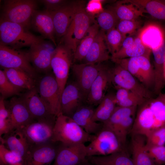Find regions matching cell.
I'll list each match as a JSON object with an SVG mask.
<instances>
[{"instance_id": "obj_50", "label": "cell", "mask_w": 165, "mask_h": 165, "mask_svg": "<svg viewBox=\"0 0 165 165\" xmlns=\"http://www.w3.org/2000/svg\"><path fill=\"white\" fill-rule=\"evenodd\" d=\"M160 1L163 3L165 5V0H160Z\"/></svg>"}, {"instance_id": "obj_15", "label": "cell", "mask_w": 165, "mask_h": 165, "mask_svg": "<svg viewBox=\"0 0 165 165\" xmlns=\"http://www.w3.org/2000/svg\"><path fill=\"white\" fill-rule=\"evenodd\" d=\"M85 99L80 89L75 82L67 85L62 93L60 100L61 112L71 117L82 105Z\"/></svg>"}, {"instance_id": "obj_46", "label": "cell", "mask_w": 165, "mask_h": 165, "mask_svg": "<svg viewBox=\"0 0 165 165\" xmlns=\"http://www.w3.org/2000/svg\"><path fill=\"white\" fill-rule=\"evenodd\" d=\"M39 1L44 5L46 8L45 10L49 12L56 10L71 1L65 0H42Z\"/></svg>"}, {"instance_id": "obj_42", "label": "cell", "mask_w": 165, "mask_h": 165, "mask_svg": "<svg viewBox=\"0 0 165 165\" xmlns=\"http://www.w3.org/2000/svg\"><path fill=\"white\" fill-rule=\"evenodd\" d=\"M22 90L10 81L3 70H0V93L2 97L5 98L18 94Z\"/></svg>"}, {"instance_id": "obj_19", "label": "cell", "mask_w": 165, "mask_h": 165, "mask_svg": "<svg viewBox=\"0 0 165 165\" xmlns=\"http://www.w3.org/2000/svg\"><path fill=\"white\" fill-rule=\"evenodd\" d=\"M111 82V69L104 66L91 86L86 99L88 104L98 105L106 95V91Z\"/></svg>"}, {"instance_id": "obj_41", "label": "cell", "mask_w": 165, "mask_h": 165, "mask_svg": "<svg viewBox=\"0 0 165 165\" xmlns=\"http://www.w3.org/2000/svg\"><path fill=\"white\" fill-rule=\"evenodd\" d=\"M0 165H24L23 159L7 148L3 144L0 145Z\"/></svg>"}, {"instance_id": "obj_33", "label": "cell", "mask_w": 165, "mask_h": 165, "mask_svg": "<svg viewBox=\"0 0 165 165\" xmlns=\"http://www.w3.org/2000/svg\"><path fill=\"white\" fill-rule=\"evenodd\" d=\"M99 30L97 22L90 26L73 54L74 60L81 61L83 60Z\"/></svg>"}, {"instance_id": "obj_35", "label": "cell", "mask_w": 165, "mask_h": 165, "mask_svg": "<svg viewBox=\"0 0 165 165\" xmlns=\"http://www.w3.org/2000/svg\"><path fill=\"white\" fill-rule=\"evenodd\" d=\"M117 105L124 107L138 106L147 99L128 90L117 88L115 94Z\"/></svg>"}, {"instance_id": "obj_23", "label": "cell", "mask_w": 165, "mask_h": 165, "mask_svg": "<svg viewBox=\"0 0 165 165\" xmlns=\"http://www.w3.org/2000/svg\"><path fill=\"white\" fill-rule=\"evenodd\" d=\"M1 143L24 160L30 145L20 130L15 129L0 137Z\"/></svg>"}, {"instance_id": "obj_5", "label": "cell", "mask_w": 165, "mask_h": 165, "mask_svg": "<svg viewBox=\"0 0 165 165\" xmlns=\"http://www.w3.org/2000/svg\"><path fill=\"white\" fill-rule=\"evenodd\" d=\"M90 142L86 146L87 157L106 156L126 150L114 133L103 125Z\"/></svg>"}, {"instance_id": "obj_17", "label": "cell", "mask_w": 165, "mask_h": 165, "mask_svg": "<svg viewBox=\"0 0 165 165\" xmlns=\"http://www.w3.org/2000/svg\"><path fill=\"white\" fill-rule=\"evenodd\" d=\"M6 105L10 112L13 130H20L35 121L21 97H12Z\"/></svg>"}, {"instance_id": "obj_40", "label": "cell", "mask_w": 165, "mask_h": 165, "mask_svg": "<svg viewBox=\"0 0 165 165\" xmlns=\"http://www.w3.org/2000/svg\"><path fill=\"white\" fill-rule=\"evenodd\" d=\"M126 38L116 28L106 33L105 42L109 51L112 55L119 50L123 40Z\"/></svg>"}, {"instance_id": "obj_34", "label": "cell", "mask_w": 165, "mask_h": 165, "mask_svg": "<svg viewBox=\"0 0 165 165\" xmlns=\"http://www.w3.org/2000/svg\"><path fill=\"white\" fill-rule=\"evenodd\" d=\"M111 8L119 20H136L144 16L137 7L126 0L117 2Z\"/></svg>"}, {"instance_id": "obj_7", "label": "cell", "mask_w": 165, "mask_h": 165, "mask_svg": "<svg viewBox=\"0 0 165 165\" xmlns=\"http://www.w3.org/2000/svg\"><path fill=\"white\" fill-rule=\"evenodd\" d=\"M0 65L4 68L24 71L35 79L37 72L30 63L26 52L0 43Z\"/></svg>"}, {"instance_id": "obj_2", "label": "cell", "mask_w": 165, "mask_h": 165, "mask_svg": "<svg viewBox=\"0 0 165 165\" xmlns=\"http://www.w3.org/2000/svg\"><path fill=\"white\" fill-rule=\"evenodd\" d=\"M0 43L16 49L45 42L43 37L36 36L20 24L0 19Z\"/></svg>"}, {"instance_id": "obj_1", "label": "cell", "mask_w": 165, "mask_h": 165, "mask_svg": "<svg viewBox=\"0 0 165 165\" xmlns=\"http://www.w3.org/2000/svg\"><path fill=\"white\" fill-rule=\"evenodd\" d=\"M94 135L86 133L70 117L61 112L56 118L52 141L66 144L90 142Z\"/></svg>"}, {"instance_id": "obj_29", "label": "cell", "mask_w": 165, "mask_h": 165, "mask_svg": "<svg viewBox=\"0 0 165 165\" xmlns=\"http://www.w3.org/2000/svg\"><path fill=\"white\" fill-rule=\"evenodd\" d=\"M3 71L10 81L20 89L29 90L36 86L35 79L24 71L14 68H4Z\"/></svg>"}, {"instance_id": "obj_38", "label": "cell", "mask_w": 165, "mask_h": 165, "mask_svg": "<svg viewBox=\"0 0 165 165\" xmlns=\"http://www.w3.org/2000/svg\"><path fill=\"white\" fill-rule=\"evenodd\" d=\"M134 116L126 117L109 129L116 134L121 144L125 149L127 135L130 132L134 122Z\"/></svg>"}, {"instance_id": "obj_26", "label": "cell", "mask_w": 165, "mask_h": 165, "mask_svg": "<svg viewBox=\"0 0 165 165\" xmlns=\"http://www.w3.org/2000/svg\"><path fill=\"white\" fill-rule=\"evenodd\" d=\"M138 35L142 43L151 50L159 47L165 38V33L157 25L150 24L141 29Z\"/></svg>"}, {"instance_id": "obj_20", "label": "cell", "mask_w": 165, "mask_h": 165, "mask_svg": "<svg viewBox=\"0 0 165 165\" xmlns=\"http://www.w3.org/2000/svg\"><path fill=\"white\" fill-rule=\"evenodd\" d=\"M31 25L43 37L50 40L56 45L54 25L50 12L45 10H35L32 16Z\"/></svg>"}, {"instance_id": "obj_9", "label": "cell", "mask_w": 165, "mask_h": 165, "mask_svg": "<svg viewBox=\"0 0 165 165\" xmlns=\"http://www.w3.org/2000/svg\"><path fill=\"white\" fill-rule=\"evenodd\" d=\"M36 88L41 98L57 116L61 112L60 97L54 75L47 73L40 79Z\"/></svg>"}, {"instance_id": "obj_3", "label": "cell", "mask_w": 165, "mask_h": 165, "mask_svg": "<svg viewBox=\"0 0 165 165\" xmlns=\"http://www.w3.org/2000/svg\"><path fill=\"white\" fill-rule=\"evenodd\" d=\"M96 22L86 11L84 2L78 1L72 21L64 35V44L73 54L90 26Z\"/></svg>"}, {"instance_id": "obj_24", "label": "cell", "mask_w": 165, "mask_h": 165, "mask_svg": "<svg viewBox=\"0 0 165 165\" xmlns=\"http://www.w3.org/2000/svg\"><path fill=\"white\" fill-rule=\"evenodd\" d=\"M154 58V92L156 94L161 93L165 83V38L158 48L151 50Z\"/></svg>"}, {"instance_id": "obj_22", "label": "cell", "mask_w": 165, "mask_h": 165, "mask_svg": "<svg viewBox=\"0 0 165 165\" xmlns=\"http://www.w3.org/2000/svg\"><path fill=\"white\" fill-rule=\"evenodd\" d=\"M94 111L91 106L82 105L70 117L88 134L95 135L101 130L103 125L94 120Z\"/></svg>"}, {"instance_id": "obj_39", "label": "cell", "mask_w": 165, "mask_h": 165, "mask_svg": "<svg viewBox=\"0 0 165 165\" xmlns=\"http://www.w3.org/2000/svg\"><path fill=\"white\" fill-rule=\"evenodd\" d=\"M138 106L124 107L117 106L109 119L102 123L103 125L110 129L113 126L128 117L134 116Z\"/></svg>"}, {"instance_id": "obj_10", "label": "cell", "mask_w": 165, "mask_h": 165, "mask_svg": "<svg viewBox=\"0 0 165 165\" xmlns=\"http://www.w3.org/2000/svg\"><path fill=\"white\" fill-rule=\"evenodd\" d=\"M55 122L35 120L20 129L30 147L52 141Z\"/></svg>"}, {"instance_id": "obj_16", "label": "cell", "mask_w": 165, "mask_h": 165, "mask_svg": "<svg viewBox=\"0 0 165 165\" xmlns=\"http://www.w3.org/2000/svg\"><path fill=\"white\" fill-rule=\"evenodd\" d=\"M45 41L31 46L26 52L32 66L37 72L48 73L51 69V63L53 52L46 46Z\"/></svg>"}, {"instance_id": "obj_14", "label": "cell", "mask_w": 165, "mask_h": 165, "mask_svg": "<svg viewBox=\"0 0 165 165\" xmlns=\"http://www.w3.org/2000/svg\"><path fill=\"white\" fill-rule=\"evenodd\" d=\"M104 66L101 63L87 64H75L72 71L76 79V82L86 99L91 86Z\"/></svg>"}, {"instance_id": "obj_32", "label": "cell", "mask_w": 165, "mask_h": 165, "mask_svg": "<svg viewBox=\"0 0 165 165\" xmlns=\"http://www.w3.org/2000/svg\"><path fill=\"white\" fill-rule=\"evenodd\" d=\"M115 94H108L94 109V120L97 122L103 123L110 118L117 106Z\"/></svg>"}, {"instance_id": "obj_18", "label": "cell", "mask_w": 165, "mask_h": 165, "mask_svg": "<svg viewBox=\"0 0 165 165\" xmlns=\"http://www.w3.org/2000/svg\"><path fill=\"white\" fill-rule=\"evenodd\" d=\"M78 3V1H70L60 9L50 12L57 37H63L66 33L74 17Z\"/></svg>"}, {"instance_id": "obj_43", "label": "cell", "mask_w": 165, "mask_h": 165, "mask_svg": "<svg viewBox=\"0 0 165 165\" xmlns=\"http://www.w3.org/2000/svg\"><path fill=\"white\" fill-rule=\"evenodd\" d=\"M141 23L139 19L133 20H119L116 28L125 37L134 34L140 28Z\"/></svg>"}, {"instance_id": "obj_44", "label": "cell", "mask_w": 165, "mask_h": 165, "mask_svg": "<svg viewBox=\"0 0 165 165\" xmlns=\"http://www.w3.org/2000/svg\"><path fill=\"white\" fill-rule=\"evenodd\" d=\"M146 149L149 156L156 165L165 164V146L146 145Z\"/></svg>"}, {"instance_id": "obj_30", "label": "cell", "mask_w": 165, "mask_h": 165, "mask_svg": "<svg viewBox=\"0 0 165 165\" xmlns=\"http://www.w3.org/2000/svg\"><path fill=\"white\" fill-rule=\"evenodd\" d=\"M151 50L145 45L138 35L136 37L134 43L125 49L119 50L111 55L112 61L142 56L150 57Z\"/></svg>"}, {"instance_id": "obj_28", "label": "cell", "mask_w": 165, "mask_h": 165, "mask_svg": "<svg viewBox=\"0 0 165 165\" xmlns=\"http://www.w3.org/2000/svg\"><path fill=\"white\" fill-rule=\"evenodd\" d=\"M87 159L96 165H134L126 150L106 156L87 157Z\"/></svg>"}, {"instance_id": "obj_11", "label": "cell", "mask_w": 165, "mask_h": 165, "mask_svg": "<svg viewBox=\"0 0 165 165\" xmlns=\"http://www.w3.org/2000/svg\"><path fill=\"white\" fill-rule=\"evenodd\" d=\"M21 98L35 120L55 122L56 116L41 98L36 86L28 90Z\"/></svg>"}, {"instance_id": "obj_21", "label": "cell", "mask_w": 165, "mask_h": 165, "mask_svg": "<svg viewBox=\"0 0 165 165\" xmlns=\"http://www.w3.org/2000/svg\"><path fill=\"white\" fill-rule=\"evenodd\" d=\"M105 32L100 29L91 45L83 63L96 64L101 63L111 57L105 40Z\"/></svg>"}, {"instance_id": "obj_37", "label": "cell", "mask_w": 165, "mask_h": 165, "mask_svg": "<svg viewBox=\"0 0 165 165\" xmlns=\"http://www.w3.org/2000/svg\"><path fill=\"white\" fill-rule=\"evenodd\" d=\"M119 20L111 8L104 9L98 14L97 23L101 29L107 32L116 28Z\"/></svg>"}, {"instance_id": "obj_51", "label": "cell", "mask_w": 165, "mask_h": 165, "mask_svg": "<svg viewBox=\"0 0 165 165\" xmlns=\"http://www.w3.org/2000/svg\"><path fill=\"white\" fill-rule=\"evenodd\" d=\"M164 76L165 78V65H164Z\"/></svg>"}, {"instance_id": "obj_47", "label": "cell", "mask_w": 165, "mask_h": 165, "mask_svg": "<svg viewBox=\"0 0 165 165\" xmlns=\"http://www.w3.org/2000/svg\"><path fill=\"white\" fill-rule=\"evenodd\" d=\"M102 1L101 0L90 1L86 7V11L92 16L95 14H99L104 10L102 7Z\"/></svg>"}, {"instance_id": "obj_8", "label": "cell", "mask_w": 165, "mask_h": 165, "mask_svg": "<svg viewBox=\"0 0 165 165\" xmlns=\"http://www.w3.org/2000/svg\"><path fill=\"white\" fill-rule=\"evenodd\" d=\"M112 82L118 88L130 91L147 100L152 98L151 91L146 88L127 70L116 64L111 69Z\"/></svg>"}, {"instance_id": "obj_31", "label": "cell", "mask_w": 165, "mask_h": 165, "mask_svg": "<svg viewBox=\"0 0 165 165\" xmlns=\"http://www.w3.org/2000/svg\"><path fill=\"white\" fill-rule=\"evenodd\" d=\"M155 130L165 126V93L148 100Z\"/></svg>"}, {"instance_id": "obj_48", "label": "cell", "mask_w": 165, "mask_h": 165, "mask_svg": "<svg viewBox=\"0 0 165 165\" xmlns=\"http://www.w3.org/2000/svg\"><path fill=\"white\" fill-rule=\"evenodd\" d=\"M132 35H128L125 38L119 50L126 49L133 44L136 37H134Z\"/></svg>"}, {"instance_id": "obj_49", "label": "cell", "mask_w": 165, "mask_h": 165, "mask_svg": "<svg viewBox=\"0 0 165 165\" xmlns=\"http://www.w3.org/2000/svg\"><path fill=\"white\" fill-rule=\"evenodd\" d=\"M78 165H96L94 164L90 163V162H89L87 160L86 161L80 163Z\"/></svg>"}, {"instance_id": "obj_12", "label": "cell", "mask_w": 165, "mask_h": 165, "mask_svg": "<svg viewBox=\"0 0 165 165\" xmlns=\"http://www.w3.org/2000/svg\"><path fill=\"white\" fill-rule=\"evenodd\" d=\"M59 142H50L30 146L24 159V165H51L55 160Z\"/></svg>"}, {"instance_id": "obj_4", "label": "cell", "mask_w": 165, "mask_h": 165, "mask_svg": "<svg viewBox=\"0 0 165 165\" xmlns=\"http://www.w3.org/2000/svg\"><path fill=\"white\" fill-rule=\"evenodd\" d=\"M37 6V1L34 0H4L0 19L20 24L28 30Z\"/></svg>"}, {"instance_id": "obj_45", "label": "cell", "mask_w": 165, "mask_h": 165, "mask_svg": "<svg viewBox=\"0 0 165 165\" xmlns=\"http://www.w3.org/2000/svg\"><path fill=\"white\" fill-rule=\"evenodd\" d=\"M146 138L147 145H164L165 144V126L153 131L146 137Z\"/></svg>"}, {"instance_id": "obj_6", "label": "cell", "mask_w": 165, "mask_h": 165, "mask_svg": "<svg viewBox=\"0 0 165 165\" xmlns=\"http://www.w3.org/2000/svg\"><path fill=\"white\" fill-rule=\"evenodd\" d=\"M72 52L64 44L58 45L53 52L51 68L58 84L60 100L68 78L72 59Z\"/></svg>"}, {"instance_id": "obj_25", "label": "cell", "mask_w": 165, "mask_h": 165, "mask_svg": "<svg viewBox=\"0 0 165 165\" xmlns=\"http://www.w3.org/2000/svg\"><path fill=\"white\" fill-rule=\"evenodd\" d=\"M131 134L132 159L134 165H156L146 151V137L140 134Z\"/></svg>"}, {"instance_id": "obj_27", "label": "cell", "mask_w": 165, "mask_h": 165, "mask_svg": "<svg viewBox=\"0 0 165 165\" xmlns=\"http://www.w3.org/2000/svg\"><path fill=\"white\" fill-rule=\"evenodd\" d=\"M143 13H147L156 19L165 21V5L160 0H126Z\"/></svg>"}, {"instance_id": "obj_36", "label": "cell", "mask_w": 165, "mask_h": 165, "mask_svg": "<svg viewBox=\"0 0 165 165\" xmlns=\"http://www.w3.org/2000/svg\"><path fill=\"white\" fill-rule=\"evenodd\" d=\"M149 57L142 56L137 57L140 69L142 74V84L151 90L154 84V74L153 67L152 65Z\"/></svg>"}, {"instance_id": "obj_13", "label": "cell", "mask_w": 165, "mask_h": 165, "mask_svg": "<svg viewBox=\"0 0 165 165\" xmlns=\"http://www.w3.org/2000/svg\"><path fill=\"white\" fill-rule=\"evenodd\" d=\"M59 143L53 165H78L87 160L84 144Z\"/></svg>"}]
</instances>
